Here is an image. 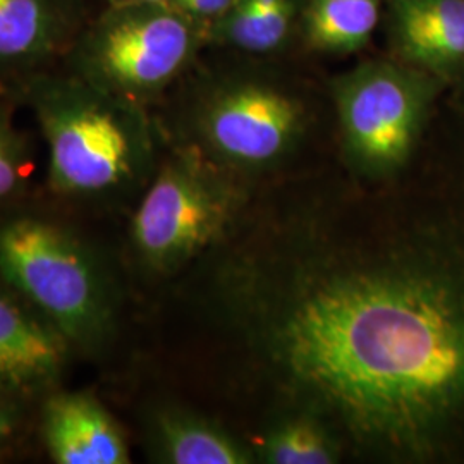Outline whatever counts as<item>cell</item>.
<instances>
[{
  "mask_svg": "<svg viewBox=\"0 0 464 464\" xmlns=\"http://www.w3.org/2000/svg\"><path fill=\"white\" fill-rule=\"evenodd\" d=\"M389 266L312 274L270 348L349 430L418 461L464 458V176L425 193Z\"/></svg>",
  "mask_w": 464,
  "mask_h": 464,
  "instance_id": "obj_1",
  "label": "cell"
},
{
  "mask_svg": "<svg viewBox=\"0 0 464 464\" xmlns=\"http://www.w3.org/2000/svg\"><path fill=\"white\" fill-rule=\"evenodd\" d=\"M19 99L45 147L50 203L72 216L99 217L134 193L150 169V134L138 103L119 99L55 67Z\"/></svg>",
  "mask_w": 464,
  "mask_h": 464,
  "instance_id": "obj_2",
  "label": "cell"
},
{
  "mask_svg": "<svg viewBox=\"0 0 464 464\" xmlns=\"http://www.w3.org/2000/svg\"><path fill=\"white\" fill-rule=\"evenodd\" d=\"M80 220L38 198L0 214V279L66 335L80 360L99 362L116 344L122 285Z\"/></svg>",
  "mask_w": 464,
  "mask_h": 464,
  "instance_id": "obj_3",
  "label": "cell"
},
{
  "mask_svg": "<svg viewBox=\"0 0 464 464\" xmlns=\"http://www.w3.org/2000/svg\"><path fill=\"white\" fill-rule=\"evenodd\" d=\"M195 28L176 4H112L90 17L63 69L119 99L140 100L164 90L195 50Z\"/></svg>",
  "mask_w": 464,
  "mask_h": 464,
  "instance_id": "obj_4",
  "label": "cell"
},
{
  "mask_svg": "<svg viewBox=\"0 0 464 464\" xmlns=\"http://www.w3.org/2000/svg\"><path fill=\"white\" fill-rule=\"evenodd\" d=\"M231 216V197L193 151L170 159L141 191L128 227L133 266L166 277L214 245Z\"/></svg>",
  "mask_w": 464,
  "mask_h": 464,
  "instance_id": "obj_5",
  "label": "cell"
},
{
  "mask_svg": "<svg viewBox=\"0 0 464 464\" xmlns=\"http://www.w3.org/2000/svg\"><path fill=\"white\" fill-rule=\"evenodd\" d=\"M429 84L387 64L363 67L339 90L351 150L368 166L394 169L415 147L429 107Z\"/></svg>",
  "mask_w": 464,
  "mask_h": 464,
  "instance_id": "obj_6",
  "label": "cell"
},
{
  "mask_svg": "<svg viewBox=\"0 0 464 464\" xmlns=\"http://www.w3.org/2000/svg\"><path fill=\"white\" fill-rule=\"evenodd\" d=\"M78 360L66 335L0 279V391L36 410Z\"/></svg>",
  "mask_w": 464,
  "mask_h": 464,
  "instance_id": "obj_7",
  "label": "cell"
},
{
  "mask_svg": "<svg viewBox=\"0 0 464 464\" xmlns=\"http://www.w3.org/2000/svg\"><path fill=\"white\" fill-rule=\"evenodd\" d=\"M193 126L201 143L218 157L260 164L287 145L298 126V111L274 90L237 86L203 100Z\"/></svg>",
  "mask_w": 464,
  "mask_h": 464,
  "instance_id": "obj_8",
  "label": "cell"
},
{
  "mask_svg": "<svg viewBox=\"0 0 464 464\" xmlns=\"http://www.w3.org/2000/svg\"><path fill=\"white\" fill-rule=\"evenodd\" d=\"M88 21L84 0H0V93L63 64Z\"/></svg>",
  "mask_w": 464,
  "mask_h": 464,
  "instance_id": "obj_9",
  "label": "cell"
},
{
  "mask_svg": "<svg viewBox=\"0 0 464 464\" xmlns=\"http://www.w3.org/2000/svg\"><path fill=\"white\" fill-rule=\"evenodd\" d=\"M34 430L55 464H128L126 431L92 391L66 385L42 399L34 411Z\"/></svg>",
  "mask_w": 464,
  "mask_h": 464,
  "instance_id": "obj_10",
  "label": "cell"
},
{
  "mask_svg": "<svg viewBox=\"0 0 464 464\" xmlns=\"http://www.w3.org/2000/svg\"><path fill=\"white\" fill-rule=\"evenodd\" d=\"M150 454L167 464H245L249 456L214 421L178 404H159L145 416Z\"/></svg>",
  "mask_w": 464,
  "mask_h": 464,
  "instance_id": "obj_11",
  "label": "cell"
},
{
  "mask_svg": "<svg viewBox=\"0 0 464 464\" xmlns=\"http://www.w3.org/2000/svg\"><path fill=\"white\" fill-rule=\"evenodd\" d=\"M396 34L404 57L431 71L464 64V0H396Z\"/></svg>",
  "mask_w": 464,
  "mask_h": 464,
  "instance_id": "obj_12",
  "label": "cell"
},
{
  "mask_svg": "<svg viewBox=\"0 0 464 464\" xmlns=\"http://www.w3.org/2000/svg\"><path fill=\"white\" fill-rule=\"evenodd\" d=\"M17 95L0 93V214L36 198L34 138L17 122Z\"/></svg>",
  "mask_w": 464,
  "mask_h": 464,
  "instance_id": "obj_13",
  "label": "cell"
},
{
  "mask_svg": "<svg viewBox=\"0 0 464 464\" xmlns=\"http://www.w3.org/2000/svg\"><path fill=\"white\" fill-rule=\"evenodd\" d=\"M379 23V0H312L308 36L318 49L363 47Z\"/></svg>",
  "mask_w": 464,
  "mask_h": 464,
  "instance_id": "obj_14",
  "label": "cell"
},
{
  "mask_svg": "<svg viewBox=\"0 0 464 464\" xmlns=\"http://www.w3.org/2000/svg\"><path fill=\"white\" fill-rule=\"evenodd\" d=\"M291 21L289 0H236L222 16L220 36L239 49L266 52L285 38Z\"/></svg>",
  "mask_w": 464,
  "mask_h": 464,
  "instance_id": "obj_15",
  "label": "cell"
},
{
  "mask_svg": "<svg viewBox=\"0 0 464 464\" xmlns=\"http://www.w3.org/2000/svg\"><path fill=\"white\" fill-rule=\"evenodd\" d=\"M264 458L270 464H329L337 461V452L315 421L296 418L266 437Z\"/></svg>",
  "mask_w": 464,
  "mask_h": 464,
  "instance_id": "obj_16",
  "label": "cell"
},
{
  "mask_svg": "<svg viewBox=\"0 0 464 464\" xmlns=\"http://www.w3.org/2000/svg\"><path fill=\"white\" fill-rule=\"evenodd\" d=\"M34 408L0 391V459L11 456L34 430Z\"/></svg>",
  "mask_w": 464,
  "mask_h": 464,
  "instance_id": "obj_17",
  "label": "cell"
},
{
  "mask_svg": "<svg viewBox=\"0 0 464 464\" xmlns=\"http://www.w3.org/2000/svg\"><path fill=\"white\" fill-rule=\"evenodd\" d=\"M172 0H112V4H169Z\"/></svg>",
  "mask_w": 464,
  "mask_h": 464,
  "instance_id": "obj_18",
  "label": "cell"
}]
</instances>
